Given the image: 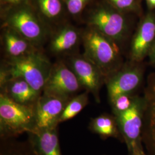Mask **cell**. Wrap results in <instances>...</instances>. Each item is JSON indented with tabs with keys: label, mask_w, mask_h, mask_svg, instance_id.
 <instances>
[{
	"label": "cell",
	"mask_w": 155,
	"mask_h": 155,
	"mask_svg": "<svg viewBox=\"0 0 155 155\" xmlns=\"http://www.w3.org/2000/svg\"><path fill=\"white\" fill-rule=\"evenodd\" d=\"M41 12L48 18L54 19L59 16L62 11L61 0H36Z\"/></svg>",
	"instance_id": "cell-20"
},
{
	"label": "cell",
	"mask_w": 155,
	"mask_h": 155,
	"mask_svg": "<svg viewBox=\"0 0 155 155\" xmlns=\"http://www.w3.org/2000/svg\"><path fill=\"white\" fill-rule=\"evenodd\" d=\"M155 40V13L148 12L140 22L133 36L130 57L133 61L141 62L148 56Z\"/></svg>",
	"instance_id": "cell-11"
},
{
	"label": "cell",
	"mask_w": 155,
	"mask_h": 155,
	"mask_svg": "<svg viewBox=\"0 0 155 155\" xmlns=\"http://www.w3.org/2000/svg\"><path fill=\"white\" fill-rule=\"evenodd\" d=\"M84 56L100 68L104 76L111 75L120 58L116 42L89 28L83 35Z\"/></svg>",
	"instance_id": "cell-2"
},
{
	"label": "cell",
	"mask_w": 155,
	"mask_h": 155,
	"mask_svg": "<svg viewBox=\"0 0 155 155\" xmlns=\"http://www.w3.org/2000/svg\"><path fill=\"white\" fill-rule=\"evenodd\" d=\"M6 27L11 28L31 43L40 42L45 36V29L32 11L20 8L9 13L5 21Z\"/></svg>",
	"instance_id": "cell-7"
},
{
	"label": "cell",
	"mask_w": 155,
	"mask_h": 155,
	"mask_svg": "<svg viewBox=\"0 0 155 155\" xmlns=\"http://www.w3.org/2000/svg\"><path fill=\"white\" fill-rule=\"evenodd\" d=\"M136 97L132 95V94H124L116 97L110 103L114 116H117L129 109L133 105Z\"/></svg>",
	"instance_id": "cell-21"
},
{
	"label": "cell",
	"mask_w": 155,
	"mask_h": 155,
	"mask_svg": "<svg viewBox=\"0 0 155 155\" xmlns=\"http://www.w3.org/2000/svg\"><path fill=\"white\" fill-rule=\"evenodd\" d=\"M70 100L44 93L40 96L35 104V129L43 130L58 127L62 113Z\"/></svg>",
	"instance_id": "cell-9"
},
{
	"label": "cell",
	"mask_w": 155,
	"mask_h": 155,
	"mask_svg": "<svg viewBox=\"0 0 155 155\" xmlns=\"http://www.w3.org/2000/svg\"><path fill=\"white\" fill-rule=\"evenodd\" d=\"M88 22L90 28L116 43L125 38L128 29L125 18L114 8H98L90 14Z\"/></svg>",
	"instance_id": "cell-5"
},
{
	"label": "cell",
	"mask_w": 155,
	"mask_h": 155,
	"mask_svg": "<svg viewBox=\"0 0 155 155\" xmlns=\"http://www.w3.org/2000/svg\"><path fill=\"white\" fill-rule=\"evenodd\" d=\"M4 141L1 145V155H38L32 145L27 142H16L4 139Z\"/></svg>",
	"instance_id": "cell-19"
},
{
	"label": "cell",
	"mask_w": 155,
	"mask_h": 155,
	"mask_svg": "<svg viewBox=\"0 0 155 155\" xmlns=\"http://www.w3.org/2000/svg\"><path fill=\"white\" fill-rule=\"evenodd\" d=\"M57 127L28 132V141L38 155H61Z\"/></svg>",
	"instance_id": "cell-13"
},
{
	"label": "cell",
	"mask_w": 155,
	"mask_h": 155,
	"mask_svg": "<svg viewBox=\"0 0 155 155\" xmlns=\"http://www.w3.org/2000/svg\"><path fill=\"white\" fill-rule=\"evenodd\" d=\"M113 8L120 12L132 11L137 8L136 0H106Z\"/></svg>",
	"instance_id": "cell-22"
},
{
	"label": "cell",
	"mask_w": 155,
	"mask_h": 155,
	"mask_svg": "<svg viewBox=\"0 0 155 155\" xmlns=\"http://www.w3.org/2000/svg\"><path fill=\"white\" fill-rule=\"evenodd\" d=\"M143 114V97L136 96L133 105L129 109L114 116L122 139L127 144L129 155L144 148L141 139Z\"/></svg>",
	"instance_id": "cell-4"
},
{
	"label": "cell",
	"mask_w": 155,
	"mask_h": 155,
	"mask_svg": "<svg viewBox=\"0 0 155 155\" xmlns=\"http://www.w3.org/2000/svg\"><path fill=\"white\" fill-rule=\"evenodd\" d=\"M4 43L7 54L11 58H16L33 51L31 42L11 28H6Z\"/></svg>",
	"instance_id": "cell-15"
},
{
	"label": "cell",
	"mask_w": 155,
	"mask_h": 155,
	"mask_svg": "<svg viewBox=\"0 0 155 155\" xmlns=\"http://www.w3.org/2000/svg\"><path fill=\"white\" fill-rule=\"evenodd\" d=\"M2 94L17 103L25 105H35L40 96L33 87L20 78H9L1 83Z\"/></svg>",
	"instance_id": "cell-14"
},
{
	"label": "cell",
	"mask_w": 155,
	"mask_h": 155,
	"mask_svg": "<svg viewBox=\"0 0 155 155\" xmlns=\"http://www.w3.org/2000/svg\"><path fill=\"white\" fill-rule=\"evenodd\" d=\"M89 129L103 139L108 137L122 138L114 116L102 114L93 118L90 122Z\"/></svg>",
	"instance_id": "cell-17"
},
{
	"label": "cell",
	"mask_w": 155,
	"mask_h": 155,
	"mask_svg": "<svg viewBox=\"0 0 155 155\" xmlns=\"http://www.w3.org/2000/svg\"><path fill=\"white\" fill-rule=\"evenodd\" d=\"M28 0H1L3 4L9 5H20L26 2Z\"/></svg>",
	"instance_id": "cell-24"
},
{
	"label": "cell",
	"mask_w": 155,
	"mask_h": 155,
	"mask_svg": "<svg viewBox=\"0 0 155 155\" xmlns=\"http://www.w3.org/2000/svg\"><path fill=\"white\" fill-rule=\"evenodd\" d=\"M89 91H86L69 100L59 119V123L72 119L78 115L89 102Z\"/></svg>",
	"instance_id": "cell-18"
},
{
	"label": "cell",
	"mask_w": 155,
	"mask_h": 155,
	"mask_svg": "<svg viewBox=\"0 0 155 155\" xmlns=\"http://www.w3.org/2000/svg\"><path fill=\"white\" fill-rule=\"evenodd\" d=\"M81 84L72 69L63 63L51 67L45 84L44 94L70 99L71 96L80 89Z\"/></svg>",
	"instance_id": "cell-6"
},
{
	"label": "cell",
	"mask_w": 155,
	"mask_h": 155,
	"mask_svg": "<svg viewBox=\"0 0 155 155\" xmlns=\"http://www.w3.org/2000/svg\"><path fill=\"white\" fill-rule=\"evenodd\" d=\"M143 74L142 67L133 65L111 75L106 81L110 102L120 95L132 94L142 83Z\"/></svg>",
	"instance_id": "cell-10"
},
{
	"label": "cell",
	"mask_w": 155,
	"mask_h": 155,
	"mask_svg": "<svg viewBox=\"0 0 155 155\" xmlns=\"http://www.w3.org/2000/svg\"><path fill=\"white\" fill-rule=\"evenodd\" d=\"M48 61L39 53L32 51L16 58H11L8 61L9 78H20L27 82L39 94L43 91L50 74Z\"/></svg>",
	"instance_id": "cell-3"
},
{
	"label": "cell",
	"mask_w": 155,
	"mask_h": 155,
	"mask_svg": "<svg viewBox=\"0 0 155 155\" xmlns=\"http://www.w3.org/2000/svg\"><path fill=\"white\" fill-rule=\"evenodd\" d=\"M148 56L150 63L155 66V40L150 50Z\"/></svg>",
	"instance_id": "cell-25"
},
{
	"label": "cell",
	"mask_w": 155,
	"mask_h": 155,
	"mask_svg": "<svg viewBox=\"0 0 155 155\" xmlns=\"http://www.w3.org/2000/svg\"><path fill=\"white\" fill-rule=\"evenodd\" d=\"M79 33L72 26L61 28L52 38L50 48L55 54H61L72 50L77 45Z\"/></svg>",
	"instance_id": "cell-16"
},
{
	"label": "cell",
	"mask_w": 155,
	"mask_h": 155,
	"mask_svg": "<svg viewBox=\"0 0 155 155\" xmlns=\"http://www.w3.org/2000/svg\"><path fill=\"white\" fill-rule=\"evenodd\" d=\"M36 129L35 105H25L0 95V134L2 139H10Z\"/></svg>",
	"instance_id": "cell-1"
},
{
	"label": "cell",
	"mask_w": 155,
	"mask_h": 155,
	"mask_svg": "<svg viewBox=\"0 0 155 155\" xmlns=\"http://www.w3.org/2000/svg\"><path fill=\"white\" fill-rule=\"evenodd\" d=\"M147 4L150 9H153L155 8V0H146Z\"/></svg>",
	"instance_id": "cell-26"
},
{
	"label": "cell",
	"mask_w": 155,
	"mask_h": 155,
	"mask_svg": "<svg viewBox=\"0 0 155 155\" xmlns=\"http://www.w3.org/2000/svg\"><path fill=\"white\" fill-rule=\"evenodd\" d=\"M70 63L71 68L81 85L100 102V88L104 77L100 68L84 56L73 57Z\"/></svg>",
	"instance_id": "cell-12"
},
{
	"label": "cell",
	"mask_w": 155,
	"mask_h": 155,
	"mask_svg": "<svg viewBox=\"0 0 155 155\" xmlns=\"http://www.w3.org/2000/svg\"><path fill=\"white\" fill-rule=\"evenodd\" d=\"M129 155H147L146 154L144 149H140V150H137L135 152H134L132 154Z\"/></svg>",
	"instance_id": "cell-27"
},
{
	"label": "cell",
	"mask_w": 155,
	"mask_h": 155,
	"mask_svg": "<svg viewBox=\"0 0 155 155\" xmlns=\"http://www.w3.org/2000/svg\"><path fill=\"white\" fill-rule=\"evenodd\" d=\"M142 143L147 155H155V74L148 77L144 90Z\"/></svg>",
	"instance_id": "cell-8"
},
{
	"label": "cell",
	"mask_w": 155,
	"mask_h": 155,
	"mask_svg": "<svg viewBox=\"0 0 155 155\" xmlns=\"http://www.w3.org/2000/svg\"><path fill=\"white\" fill-rule=\"evenodd\" d=\"M70 13L76 15L80 13L87 4L89 0H64Z\"/></svg>",
	"instance_id": "cell-23"
}]
</instances>
